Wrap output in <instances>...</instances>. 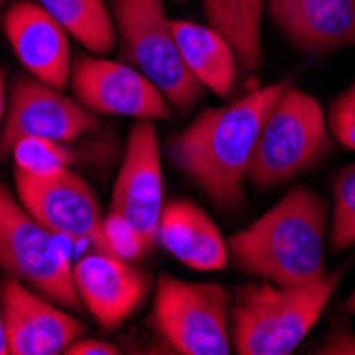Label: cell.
I'll return each mask as SVG.
<instances>
[{"label":"cell","instance_id":"obj_24","mask_svg":"<svg viewBox=\"0 0 355 355\" xmlns=\"http://www.w3.org/2000/svg\"><path fill=\"white\" fill-rule=\"evenodd\" d=\"M64 353H67V355H117L119 349L113 343L98 340V338H87L83 334L75 343H71L69 349Z\"/></svg>","mask_w":355,"mask_h":355},{"label":"cell","instance_id":"obj_29","mask_svg":"<svg viewBox=\"0 0 355 355\" xmlns=\"http://www.w3.org/2000/svg\"><path fill=\"white\" fill-rule=\"evenodd\" d=\"M3 3H5V0H0V7H3Z\"/></svg>","mask_w":355,"mask_h":355},{"label":"cell","instance_id":"obj_9","mask_svg":"<svg viewBox=\"0 0 355 355\" xmlns=\"http://www.w3.org/2000/svg\"><path fill=\"white\" fill-rule=\"evenodd\" d=\"M17 198L43 228L73 247L101 251V205L89 183L71 168L51 177L13 171Z\"/></svg>","mask_w":355,"mask_h":355},{"label":"cell","instance_id":"obj_3","mask_svg":"<svg viewBox=\"0 0 355 355\" xmlns=\"http://www.w3.org/2000/svg\"><path fill=\"white\" fill-rule=\"evenodd\" d=\"M345 266L309 285L270 281L236 287L230 311V343L239 355L294 353L332 300Z\"/></svg>","mask_w":355,"mask_h":355},{"label":"cell","instance_id":"obj_28","mask_svg":"<svg viewBox=\"0 0 355 355\" xmlns=\"http://www.w3.org/2000/svg\"><path fill=\"white\" fill-rule=\"evenodd\" d=\"M0 355H7V340H5V328H3V313H0Z\"/></svg>","mask_w":355,"mask_h":355},{"label":"cell","instance_id":"obj_17","mask_svg":"<svg viewBox=\"0 0 355 355\" xmlns=\"http://www.w3.org/2000/svg\"><path fill=\"white\" fill-rule=\"evenodd\" d=\"M173 35L187 71L202 87L219 98L234 92L239 64L234 49L211 26L185 19H171Z\"/></svg>","mask_w":355,"mask_h":355},{"label":"cell","instance_id":"obj_22","mask_svg":"<svg viewBox=\"0 0 355 355\" xmlns=\"http://www.w3.org/2000/svg\"><path fill=\"white\" fill-rule=\"evenodd\" d=\"M101 251H107L130 262H137L151 253L135 225L121 213L111 209L107 215H103L101 221Z\"/></svg>","mask_w":355,"mask_h":355},{"label":"cell","instance_id":"obj_2","mask_svg":"<svg viewBox=\"0 0 355 355\" xmlns=\"http://www.w3.org/2000/svg\"><path fill=\"white\" fill-rule=\"evenodd\" d=\"M328 202L296 185L260 219L228 241V255L239 272L283 287L324 279Z\"/></svg>","mask_w":355,"mask_h":355},{"label":"cell","instance_id":"obj_19","mask_svg":"<svg viewBox=\"0 0 355 355\" xmlns=\"http://www.w3.org/2000/svg\"><path fill=\"white\" fill-rule=\"evenodd\" d=\"M37 3L96 55H107L117 45L115 24L105 0H37Z\"/></svg>","mask_w":355,"mask_h":355},{"label":"cell","instance_id":"obj_6","mask_svg":"<svg viewBox=\"0 0 355 355\" xmlns=\"http://www.w3.org/2000/svg\"><path fill=\"white\" fill-rule=\"evenodd\" d=\"M232 296L213 281L159 275L147 326L181 355H228Z\"/></svg>","mask_w":355,"mask_h":355},{"label":"cell","instance_id":"obj_15","mask_svg":"<svg viewBox=\"0 0 355 355\" xmlns=\"http://www.w3.org/2000/svg\"><path fill=\"white\" fill-rule=\"evenodd\" d=\"M5 37L28 75L58 89L69 87L71 45L64 30L39 3L17 0L3 19Z\"/></svg>","mask_w":355,"mask_h":355},{"label":"cell","instance_id":"obj_30","mask_svg":"<svg viewBox=\"0 0 355 355\" xmlns=\"http://www.w3.org/2000/svg\"><path fill=\"white\" fill-rule=\"evenodd\" d=\"M177 3H183V0H177Z\"/></svg>","mask_w":355,"mask_h":355},{"label":"cell","instance_id":"obj_25","mask_svg":"<svg viewBox=\"0 0 355 355\" xmlns=\"http://www.w3.org/2000/svg\"><path fill=\"white\" fill-rule=\"evenodd\" d=\"M315 353H355V336L345 324L334 326L328 343L321 345Z\"/></svg>","mask_w":355,"mask_h":355},{"label":"cell","instance_id":"obj_8","mask_svg":"<svg viewBox=\"0 0 355 355\" xmlns=\"http://www.w3.org/2000/svg\"><path fill=\"white\" fill-rule=\"evenodd\" d=\"M98 128V115L89 113L62 89L32 75H15L5 121L0 125V159L9 157L13 145L24 137L73 143Z\"/></svg>","mask_w":355,"mask_h":355},{"label":"cell","instance_id":"obj_27","mask_svg":"<svg viewBox=\"0 0 355 355\" xmlns=\"http://www.w3.org/2000/svg\"><path fill=\"white\" fill-rule=\"evenodd\" d=\"M343 311L355 317V289H353V292H351V296H349V298H347V300L343 302Z\"/></svg>","mask_w":355,"mask_h":355},{"label":"cell","instance_id":"obj_23","mask_svg":"<svg viewBox=\"0 0 355 355\" xmlns=\"http://www.w3.org/2000/svg\"><path fill=\"white\" fill-rule=\"evenodd\" d=\"M328 130L336 143L355 149V83L338 94L326 115Z\"/></svg>","mask_w":355,"mask_h":355},{"label":"cell","instance_id":"obj_13","mask_svg":"<svg viewBox=\"0 0 355 355\" xmlns=\"http://www.w3.org/2000/svg\"><path fill=\"white\" fill-rule=\"evenodd\" d=\"M73 283L83 309L107 332L123 326L151 289V279L143 268L107 251L81 255L73 266Z\"/></svg>","mask_w":355,"mask_h":355},{"label":"cell","instance_id":"obj_18","mask_svg":"<svg viewBox=\"0 0 355 355\" xmlns=\"http://www.w3.org/2000/svg\"><path fill=\"white\" fill-rule=\"evenodd\" d=\"M264 7L266 0H202L207 26L230 43L243 73H255L264 64Z\"/></svg>","mask_w":355,"mask_h":355},{"label":"cell","instance_id":"obj_4","mask_svg":"<svg viewBox=\"0 0 355 355\" xmlns=\"http://www.w3.org/2000/svg\"><path fill=\"white\" fill-rule=\"evenodd\" d=\"M334 149L326 113L315 96L287 83L257 135L247 181L270 189L315 168Z\"/></svg>","mask_w":355,"mask_h":355},{"label":"cell","instance_id":"obj_5","mask_svg":"<svg viewBox=\"0 0 355 355\" xmlns=\"http://www.w3.org/2000/svg\"><path fill=\"white\" fill-rule=\"evenodd\" d=\"M109 11L123 62L162 92L173 111H191L205 87L185 67L162 0H111Z\"/></svg>","mask_w":355,"mask_h":355},{"label":"cell","instance_id":"obj_10","mask_svg":"<svg viewBox=\"0 0 355 355\" xmlns=\"http://www.w3.org/2000/svg\"><path fill=\"white\" fill-rule=\"evenodd\" d=\"M69 85L73 98L94 115L151 121L173 117L164 94L125 62L79 53L71 64Z\"/></svg>","mask_w":355,"mask_h":355},{"label":"cell","instance_id":"obj_26","mask_svg":"<svg viewBox=\"0 0 355 355\" xmlns=\"http://www.w3.org/2000/svg\"><path fill=\"white\" fill-rule=\"evenodd\" d=\"M7 101H9V92H7V71H5V69H0V125H3V121H5Z\"/></svg>","mask_w":355,"mask_h":355},{"label":"cell","instance_id":"obj_21","mask_svg":"<svg viewBox=\"0 0 355 355\" xmlns=\"http://www.w3.org/2000/svg\"><path fill=\"white\" fill-rule=\"evenodd\" d=\"M328 236L330 249L336 253L355 247V162L334 177Z\"/></svg>","mask_w":355,"mask_h":355},{"label":"cell","instance_id":"obj_7","mask_svg":"<svg viewBox=\"0 0 355 355\" xmlns=\"http://www.w3.org/2000/svg\"><path fill=\"white\" fill-rule=\"evenodd\" d=\"M0 268L47 300L73 313L83 311L62 239L43 228L5 183H0Z\"/></svg>","mask_w":355,"mask_h":355},{"label":"cell","instance_id":"obj_12","mask_svg":"<svg viewBox=\"0 0 355 355\" xmlns=\"http://www.w3.org/2000/svg\"><path fill=\"white\" fill-rule=\"evenodd\" d=\"M7 355H60L87 334L83 321L13 277L0 279Z\"/></svg>","mask_w":355,"mask_h":355},{"label":"cell","instance_id":"obj_11","mask_svg":"<svg viewBox=\"0 0 355 355\" xmlns=\"http://www.w3.org/2000/svg\"><path fill=\"white\" fill-rule=\"evenodd\" d=\"M109 209L135 225L149 251L155 249L157 221L164 209V175L157 130L151 119H137L130 128Z\"/></svg>","mask_w":355,"mask_h":355},{"label":"cell","instance_id":"obj_1","mask_svg":"<svg viewBox=\"0 0 355 355\" xmlns=\"http://www.w3.org/2000/svg\"><path fill=\"white\" fill-rule=\"evenodd\" d=\"M287 83L279 81L230 105L202 109L185 130L168 139L166 153L175 168L217 209L245 207V181L257 135Z\"/></svg>","mask_w":355,"mask_h":355},{"label":"cell","instance_id":"obj_14","mask_svg":"<svg viewBox=\"0 0 355 355\" xmlns=\"http://www.w3.org/2000/svg\"><path fill=\"white\" fill-rule=\"evenodd\" d=\"M264 13L304 55L324 58L355 45V0H266Z\"/></svg>","mask_w":355,"mask_h":355},{"label":"cell","instance_id":"obj_16","mask_svg":"<svg viewBox=\"0 0 355 355\" xmlns=\"http://www.w3.org/2000/svg\"><path fill=\"white\" fill-rule=\"evenodd\" d=\"M157 245L191 270L219 272L228 268V243L215 221L191 200L164 202L157 221Z\"/></svg>","mask_w":355,"mask_h":355},{"label":"cell","instance_id":"obj_20","mask_svg":"<svg viewBox=\"0 0 355 355\" xmlns=\"http://www.w3.org/2000/svg\"><path fill=\"white\" fill-rule=\"evenodd\" d=\"M11 157L15 166L13 171L30 177H51L79 162V153L69 147V143L41 137L19 139L11 149Z\"/></svg>","mask_w":355,"mask_h":355}]
</instances>
